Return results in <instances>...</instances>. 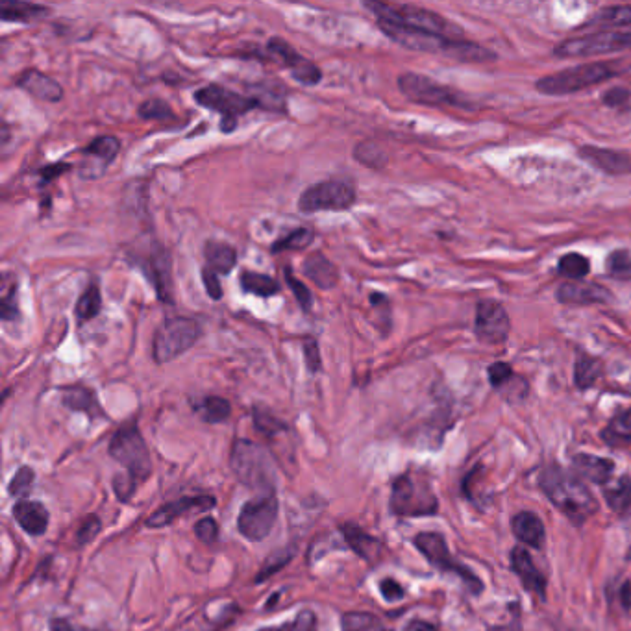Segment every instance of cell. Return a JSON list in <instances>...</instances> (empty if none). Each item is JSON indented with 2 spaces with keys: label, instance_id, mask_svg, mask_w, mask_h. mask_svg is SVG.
<instances>
[{
  "label": "cell",
  "instance_id": "obj_1",
  "mask_svg": "<svg viewBox=\"0 0 631 631\" xmlns=\"http://www.w3.org/2000/svg\"><path fill=\"white\" fill-rule=\"evenodd\" d=\"M539 485L548 500L574 524H583L598 509V502L589 487L580 478L559 467L545 469Z\"/></svg>",
  "mask_w": 631,
  "mask_h": 631
},
{
  "label": "cell",
  "instance_id": "obj_2",
  "mask_svg": "<svg viewBox=\"0 0 631 631\" xmlns=\"http://www.w3.org/2000/svg\"><path fill=\"white\" fill-rule=\"evenodd\" d=\"M230 465L237 480L254 491H263V495H271L276 487V467L271 454L263 446L236 439L230 454Z\"/></svg>",
  "mask_w": 631,
  "mask_h": 631
},
{
  "label": "cell",
  "instance_id": "obj_3",
  "mask_svg": "<svg viewBox=\"0 0 631 631\" xmlns=\"http://www.w3.org/2000/svg\"><path fill=\"white\" fill-rule=\"evenodd\" d=\"M615 76H619V73L613 63H583L570 69H563L559 73L543 76L541 80H537L535 87L539 93L548 97H563V95L580 93L589 87L600 86Z\"/></svg>",
  "mask_w": 631,
  "mask_h": 631
},
{
  "label": "cell",
  "instance_id": "obj_4",
  "mask_svg": "<svg viewBox=\"0 0 631 631\" xmlns=\"http://www.w3.org/2000/svg\"><path fill=\"white\" fill-rule=\"evenodd\" d=\"M365 8H369L376 19H391L402 25L417 28L422 32H430L435 36H445L450 39H465V32L454 21H448L439 13L424 10L419 6L409 4H385V2H365Z\"/></svg>",
  "mask_w": 631,
  "mask_h": 631
},
{
  "label": "cell",
  "instance_id": "obj_5",
  "mask_svg": "<svg viewBox=\"0 0 631 631\" xmlns=\"http://www.w3.org/2000/svg\"><path fill=\"white\" fill-rule=\"evenodd\" d=\"M110 456L126 469V478L134 485L149 480L152 472L149 446L137 428L136 421L123 424L110 441Z\"/></svg>",
  "mask_w": 631,
  "mask_h": 631
},
{
  "label": "cell",
  "instance_id": "obj_6",
  "mask_svg": "<svg viewBox=\"0 0 631 631\" xmlns=\"http://www.w3.org/2000/svg\"><path fill=\"white\" fill-rule=\"evenodd\" d=\"M398 89L406 99L422 104V106H437V108H456L463 112L476 110L474 102L467 95L459 93L452 87L443 86L428 76L417 73H404L398 76Z\"/></svg>",
  "mask_w": 631,
  "mask_h": 631
},
{
  "label": "cell",
  "instance_id": "obj_7",
  "mask_svg": "<svg viewBox=\"0 0 631 631\" xmlns=\"http://www.w3.org/2000/svg\"><path fill=\"white\" fill-rule=\"evenodd\" d=\"M391 511L400 517H428L439 509V500L428 480L415 472H406L393 482Z\"/></svg>",
  "mask_w": 631,
  "mask_h": 631
},
{
  "label": "cell",
  "instance_id": "obj_8",
  "mask_svg": "<svg viewBox=\"0 0 631 631\" xmlns=\"http://www.w3.org/2000/svg\"><path fill=\"white\" fill-rule=\"evenodd\" d=\"M202 334L200 324L189 317H169L161 322L152 341V358L156 363H169L193 347Z\"/></svg>",
  "mask_w": 631,
  "mask_h": 631
},
{
  "label": "cell",
  "instance_id": "obj_9",
  "mask_svg": "<svg viewBox=\"0 0 631 631\" xmlns=\"http://www.w3.org/2000/svg\"><path fill=\"white\" fill-rule=\"evenodd\" d=\"M195 100H197L198 106L223 115L221 130L224 134H230L236 130L237 117L245 115L254 108H260L254 97L230 91L219 84L200 87L195 93Z\"/></svg>",
  "mask_w": 631,
  "mask_h": 631
},
{
  "label": "cell",
  "instance_id": "obj_10",
  "mask_svg": "<svg viewBox=\"0 0 631 631\" xmlns=\"http://www.w3.org/2000/svg\"><path fill=\"white\" fill-rule=\"evenodd\" d=\"M356 202V189L347 180H326L304 189L298 198L302 213L319 211H347Z\"/></svg>",
  "mask_w": 631,
  "mask_h": 631
},
{
  "label": "cell",
  "instance_id": "obj_11",
  "mask_svg": "<svg viewBox=\"0 0 631 631\" xmlns=\"http://www.w3.org/2000/svg\"><path fill=\"white\" fill-rule=\"evenodd\" d=\"M413 543H415L417 550L421 552L422 556L426 557L434 567L443 570V572H452V574L459 576L463 582L467 583L471 593H482V580L474 572H471V569L463 567L458 559H454V556L448 550V546H446L443 535L434 532L419 533Z\"/></svg>",
  "mask_w": 631,
  "mask_h": 631
},
{
  "label": "cell",
  "instance_id": "obj_12",
  "mask_svg": "<svg viewBox=\"0 0 631 631\" xmlns=\"http://www.w3.org/2000/svg\"><path fill=\"white\" fill-rule=\"evenodd\" d=\"M278 508V498L274 493L248 500L239 513L237 530L248 541L260 543L273 532L274 524L278 520Z\"/></svg>",
  "mask_w": 631,
  "mask_h": 631
},
{
  "label": "cell",
  "instance_id": "obj_13",
  "mask_svg": "<svg viewBox=\"0 0 631 631\" xmlns=\"http://www.w3.org/2000/svg\"><path fill=\"white\" fill-rule=\"evenodd\" d=\"M474 332L485 345L504 343L511 332V321L506 308L496 300L478 302Z\"/></svg>",
  "mask_w": 631,
  "mask_h": 631
},
{
  "label": "cell",
  "instance_id": "obj_14",
  "mask_svg": "<svg viewBox=\"0 0 631 631\" xmlns=\"http://www.w3.org/2000/svg\"><path fill=\"white\" fill-rule=\"evenodd\" d=\"M267 49L271 50L285 69H289L291 76L300 82L302 86H317L322 80V71L317 63L311 62L308 58H304L297 49H293L285 39L273 38L269 39Z\"/></svg>",
  "mask_w": 631,
  "mask_h": 631
},
{
  "label": "cell",
  "instance_id": "obj_15",
  "mask_svg": "<svg viewBox=\"0 0 631 631\" xmlns=\"http://www.w3.org/2000/svg\"><path fill=\"white\" fill-rule=\"evenodd\" d=\"M119 149L121 143L117 137L100 136L93 139L84 149L86 160L82 161L78 173L84 180H97L108 171L110 163L117 158Z\"/></svg>",
  "mask_w": 631,
  "mask_h": 631
},
{
  "label": "cell",
  "instance_id": "obj_16",
  "mask_svg": "<svg viewBox=\"0 0 631 631\" xmlns=\"http://www.w3.org/2000/svg\"><path fill=\"white\" fill-rule=\"evenodd\" d=\"M557 300L567 306H593L613 302V293L604 285L593 282H565L557 287Z\"/></svg>",
  "mask_w": 631,
  "mask_h": 631
},
{
  "label": "cell",
  "instance_id": "obj_17",
  "mask_svg": "<svg viewBox=\"0 0 631 631\" xmlns=\"http://www.w3.org/2000/svg\"><path fill=\"white\" fill-rule=\"evenodd\" d=\"M215 504H217L215 498L210 495L182 496L178 500L161 506L156 513H152L147 520V526L163 528V526H169L174 520L184 517L189 511H210L211 508H215Z\"/></svg>",
  "mask_w": 631,
  "mask_h": 631
},
{
  "label": "cell",
  "instance_id": "obj_18",
  "mask_svg": "<svg viewBox=\"0 0 631 631\" xmlns=\"http://www.w3.org/2000/svg\"><path fill=\"white\" fill-rule=\"evenodd\" d=\"M28 95L45 102H60L63 99V87L52 76L41 73L38 69H26L15 80Z\"/></svg>",
  "mask_w": 631,
  "mask_h": 631
},
{
  "label": "cell",
  "instance_id": "obj_19",
  "mask_svg": "<svg viewBox=\"0 0 631 631\" xmlns=\"http://www.w3.org/2000/svg\"><path fill=\"white\" fill-rule=\"evenodd\" d=\"M578 154H580L582 160L591 163L593 167L607 174H617V176H620V174H628L631 171V158L626 152L598 149V147L585 145V147L578 150Z\"/></svg>",
  "mask_w": 631,
  "mask_h": 631
},
{
  "label": "cell",
  "instance_id": "obj_20",
  "mask_svg": "<svg viewBox=\"0 0 631 631\" xmlns=\"http://www.w3.org/2000/svg\"><path fill=\"white\" fill-rule=\"evenodd\" d=\"M511 565H513L515 574L519 576L520 582L524 585V589H528L530 593L539 596V598H545V576L541 574V570L535 567L532 554H530L526 548L517 546V548L511 552Z\"/></svg>",
  "mask_w": 631,
  "mask_h": 631
},
{
  "label": "cell",
  "instance_id": "obj_21",
  "mask_svg": "<svg viewBox=\"0 0 631 631\" xmlns=\"http://www.w3.org/2000/svg\"><path fill=\"white\" fill-rule=\"evenodd\" d=\"M13 519L32 537H39L49 528V511L36 500H21L13 506Z\"/></svg>",
  "mask_w": 631,
  "mask_h": 631
},
{
  "label": "cell",
  "instance_id": "obj_22",
  "mask_svg": "<svg viewBox=\"0 0 631 631\" xmlns=\"http://www.w3.org/2000/svg\"><path fill=\"white\" fill-rule=\"evenodd\" d=\"M302 273L319 289H334L339 282V271L322 252H311L302 261Z\"/></svg>",
  "mask_w": 631,
  "mask_h": 631
},
{
  "label": "cell",
  "instance_id": "obj_23",
  "mask_svg": "<svg viewBox=\"0 0 631 631\" xmlns=\"http://www.w3.org/2000/svg\"><path fill=\"white\" fill-rule=\"evenodd\" d=\"M62 404L65 408L71 409V411H82V413H86L91 421L106 417L104 409L100 408L97 395H95L91 389L82 387V385L63 387Z\"/></svg>",
  "mask_w": 631,
  "mask_h": 631
},
{
  "label": "cell",
  "instance_id": "obj_24",
  "mask_svg": "<svg viewBox=\"0 0 631 631\" xmlns=\"http://www.w3.org/2000/svg\"><path fill=\"white\" fill-rule=\"evenodd\" d=\"M149 276L156 287L160 300L173 302V282H171V256L165 248L156 247L149 258Z\"/></svg>",
  "mask_w": 631,
  "mask_h": 631
},
{
  "label": "cell",
  "instance_id": "obj_25",
  "mask_svg": "<svg viewBox=\"0 0 631 631\" xmlns=\"http://www.w3.org/2000/svg\"><path fill=\"white\" fill-rule=\"evenodd\" d=\"M511 530L524 545L541 548L545 541V524L532 511L517 513L511 520Z\"/></svg>",
  "mask_w": 631,
  "mask_h": 631
},
{
  "label": "cell",
  "instance_id": "obj_26",
  "mask_svg": "<svg viewBox=\"0 0 631 631\" xmlns=\"http://www.w3.org/2000/svg\"><path fill=\"white\" fill-rule=\"evenodd\" d=\"M574 471L589 482L606 485L613 476L615 463L611 459L600 458V456H593V454H578L574 458Z\"/></svg>",
  "mask_w": 631,
  "mask_h": 631
},
{
  "label": "cell",
  "instance_id": "obj_27",
  "mask_svg": "<svg viewBox=\"0 0 631 631\" xmlns=\"http://www.w3.org/2000/svg\"><path fill=\"white\" fill-rule=\"evenodd\" d=\"M341 532L345 535L347 545L350 546L359 557H363L365 561L376 563V561L382 557V543H380L378 539L371 537L369 533L363 532L358 526L345 524V526H341Z\"/></svg>",
  "mask_w": 631,
  "mask_h": 631
},
{
  "label": "cell",
  "instance_id": "obj_28",
  "mask_svg": "<svg viewBox=\"0 0 631 631\" xmlns=\"http://www.w3.org/2000/svg\"><path fill=\"white\" fill-rule=\"evenodd\" d=\"M204 258L206 267L215 274H230L234 271L237 263L236 248L224 241L210 239L204 245Z\"/></svg>",
  "mask_w": 631,
  "mask_h": 631
},
{
  "label": "cell",
  "instance_id": "obj_29",
  "mask_svg": "<svg viewBox=\"0 0 631 631\" xmlns=\"http://www.w3.org/2000/svg\"><path fill=\"white\" fill-rule=\"evenodd\" d=\"M50 13V8L32 2H21V0H10L4 2L0 8V15L4 21L10 23H34L39 19H45Z\"/></svg>",
  "mask_w": 631,
  "mask_h": 631
},
{
  "label": "cell",
  "instance_id": "obj_30",
  "mask_svg": "<svg viewBox=\"0 0 631 631\" xmlns=\"http://www.w3.org/2000/svg\"><path fill=\"white\" fill-rule=\"evenodd\" d=\"M631 26V6H607L583 25V28H596L598 32H609V28Z\"/></svg>",
  "mask_w": 631,
  "mask_h": 631
},
{
  "label": "cell",
  "instance_id": "obj_31",
  "mask_svg": "<svg viewBox=\"0 0 631 631\" xmlns=\"http://www.w3.org/2000/svg\"><path fill=\"white\" fill-rule=\"evenodd\" d=\"M604 498H606L607 506L624 513L628 511L631 504V478L630 476H620L617 480H609L604 485Z\"/></svg>",
  "mask_w": 631,
  "mask_h": 631
},
{
  "label": "cell",
  "instance_id": "obj_32",
  "mask_svg": "<svg viewBox=\"0 0 631 631\" xmlns=\"http://www.w3.org/2000/svg\"><path fill=\"white\" fill-rule=\"evenodd\" d=\"M239 284L245 293L261 298L273 297L280 291V285L274 278L254 271H243L239 276Z\"/></svg>",
  "mask_w": 631,
  "mask_h": 631
},
{
  "label": "cell",
  "instance_id": "obj_33",
  "mask_svg": "<svg viewBox=\"0 0 631 631\" xmlns=\"http://www.w3.org/2000/svg\"><path fill=\"white\" fill-rule=\"evenodd\" d=\"M602 374V363L600 359L594 358L591 354H578L576 365H574V382L580 389H589L593 387L594 382L600 378Z\"/></svg>",
  "mask_w": 631,
  "mask_h": 631
},
{
  "label": "cell",
  "instance_id": "obj_34",
  "mask_svg": "<svg viewBox=\"0 0 631 631\" xmlns=\"http://www.w3.org/2000/svg\"><path fill=\"white\" fill-rule=\"evenodd\" d=\"M202 421L208 424H219L228 421L232 415V404L223 396H206L197 406Z\"/></svg>",
  "mask_w": 631,
  "mask_h": 631
},
{
  "label": "cell",
  "instance_id": "obj_35",
  "mask_svg": "<svg viewBox=\"0 0 631 631\" xmlns=\"http://www.w3.org/2000/svg\"><path fill=\"white\" fill-rule=\"evenodd\" d=\"M102 310V297H100L99 285L89 284L86 287V291L80 295L78 302H76L75 315L80 324L91 321L99 315Z\"/></svg>",
  "mask_w": 631,
  "mask_h": 631
},
{
  "label": "cell",
  "instance_id": "obj_36",
  "mask_svg": "<svg viewBox=\"0 0 631 631\" xmlns=\"http://www.w3.org/2000/svg\"><path fill=\"white\" fill-rule=\"evenodd\" d=\"M557 273L563 278H567L569 282H578L583 280L587 274L591 273V261L585 258L583 254L578 252H570L567 256H563L557 265Z\"/></svg>",
  "mask_w": 631,
  "mask_h": 631
},
{
  "label": "cell",
  "instance_id": "obj_37",
  "mask_svg": "<svg viewBox=\"0 0 631 631\" xmlns=\"http://www.w3.org/2000/svg\"><path fill=\"white\" fill-rule=\"evenodd\" d=\"M254 97L261 110H269V112L282 113L287 110L285 108L284 91H280V87H273L271 84H260L254 86Z\"/></svg>",
  "mask_w": 631,
  "mask_h": 631
},
{
  "label": "cell",
  "instance_id": "obj_38",
  "mask_svg": "<svg viewBox=\"0 0 631 631\" xmlns=\"http://www.w3.org/2000/svg\"><path fill=\"white\" fill-rule=\"evenodd\" d=\"M354 158L363 165V167H369V169H384L387 165V154L385 150L374 143V141H363L356 145L354 149Z\"/></svg>",
  "mask_w": 631,
  "mask_h": 631
},
{
  "label": "cell",
  "instance_id": "obj_39",
  "mask_svg": "<svg viewBox=\"0 0 631 631\" xmlns=\"http://www.w3.org/2000/svg\"><path fill=\"white\" fill-rule=\"evenodd\" d=\"M606 271L611 278L630 280L631 278V250H613L606 260Z\"/></svg>",
  "mask_w": 631,
  "mask_h": 631
},
{
  "label": "cell",
  "instance_id": "obj_40",
  "mask_svg": "<svg viewBox=\"0 0 631 631\" xmlns=\"http://www.w3.org/2000/svg\"><path fill=\"white\" fill-rule=\"evenodd\" d=\"M313 243V232L310 228H297L291 234L278 239L273 245L274 254L285 250H306Z\"/></svg>",
  "mask_w": 631,
  "mask_h": 631
},
{
  "label": "cell",
  "instance_id": "obj_41",
  "mask_svg": "<svg viewBox=\"0 0 631 631\" xmlns=\"http://www.w3.org/2000/svg\"><path fill=\"white\" fill-rule=\"evenodd\" d=\"M317 626H319L317 615L311 609H304L295 619L287 620L278 626H267L258 631H317Z\"/></svg>",
  "mask_w": 631,
  "mask_h": 631
},
{
  "label": "cell",
  "instance_id": "obj_42",
  "mask_svg": "<svg viewBox=\"0 0 631 631\" xmlns=\"http://www.w3.org/2000/svg\"><path fill=\"white\" fill-rule=\"evenodd\" d=\"M343 631H391L384 628L372 613H347L343 617Z\"/></svg>",
  "mask_w": 631,
  "mask_h": 631
},
{
  "label": "cell",
  "instance_id": "obj_43",
  "mask_svg": "<svg viewBox=\"0 0 631 631\" xmlns=\"http://www.w3.org/2000/svg\"><path fill=\"white\" fill-rule=\"evenodd\" d=\"M139 117L145 119V121H173L174 112L171 110V106L161 99H149L145 100L141 106H139Z\"/></svg>",
  "mask_w": 631,
  "mask_h": 631
},
{
  "label": "cell",
  "instance_id": "obj_44",
  "mask_svg": "<svg viewBox=\"0 0 631 631\" xmlns=\"http://www.w3.org/2000/svg\"><path fill=\"white\" fill-rule=\"evenodd\" d=\"M293 556H295V548H293V546L274 552L273 556L269 557V559L263 563L260 574H258V578H256V583L263 582V580L274 576L278 570L284 569L285 565L293 559Z\"/></svg>",
  "mask_w": 631,
  "mask_h": 631
},
{
  "label": "cell",
  "instance_id": "obj_45",
  "mask_svg": "<svg viewBox=\"0 0 631 631\" xmlns=\"http://www.w3.org/2000/svg\"><path fill=\"white\" fill-rule=\"evenodd\" d=\"M284 276L287 287L293 291V295L297 298L298 306L302 308V311L310 313V311L313 310V295H311L308 285L304 284V282H300L289 267H285Z\"/></svg>",
  "mask_w": 631,
  "mask_h": 631
},
{
  "label": "cell",
  "instance_id": "obj_46",
  "mask_svg": "<svg viewBox=\"0 0 631 631\" xmlns=\"http://www.w3.org/2000/svg\"><path fill=\"white\" fill-rule=\"evenodd\" d=\"M254 424L261 434L265 435H274L285 430L284 422L276 419L269 411L260 408H254Z\"/></svg>",
  "mask_w": 631,
  "mask_h": 631
},
{
  "label": "cell",
  "instance_id": "obj_47",
  "mask_svg": "<svg viewBox=\"0 0 631 631\" xmlns=\"http://www.w3.org/2000/svg\"><path fill=\"white\" fill-rule=\"evenodd\" d=\"M36 480V472L32 471L30 467H21L17 474L13 476L12 482H10V495L12 496H25L28 495V491L32 489Z\"/></svg>",
  "mask_w": 631,
  "mask_h": 631
},
{
  "label": "cell",
  "instance_id": "obj_48",
  "mask_svg": "<svg viewBox=\"0 0 631 631\" xmlns=\"http://www.w3.org/2000/svg\"><path fill=\"white\" fill-rule=\"evenodd\" d=\"M2 321L10 322L19 319V297H17V284L12 285V289H4L2 293Z\"/></svg>",
  "mask_w": 631,
  "mask_h": 631
},
{
  "label": "cell",
  "instance_id": "obj_49",
  "mask_svg": "<svg viewBox=\"0 0 631 631\" xmlns=\"http://www.w3.org/2000/svg\"><path fill=\"white\" fill-rule=\"evenodd\" d=\"M302 350H304V361H306L308 371H310L311 374L321 372L322 359L317 339H313V337H306V339H304V343H302Z\"/></svg>",
  "mask_w": 631,
  "mask_h": 631
},
{
  "label": "cell",
  "instance_id": "obj_50",
  "mask_svg": "<svg viewBox=\"0 0 631 631\" xmlns=\"http://www.w3.org/2000/svg\"><path fill=\"white\" fill-rule=\"evenodd\" d=\"M604 104L609 108H617V110H631V89L628 87H615L609 89L606 95L602 97Z\"/></svg>",
  "mask_w": 631,
  "mask_h": 631
},
{
  "label": "cell",
  "instance_id": "obj_51",
  "mask_svg": "<svg viewBox=\"0 0 631 631\" xmlns=\"http://www.w3.org/2000/svg\"><path fill=\"white\" fill-rule=\"evenodd\" d=\"M100 528H102V524H100L99 517H97V515H89V517L80 524V528H78V532H76V543H78V546L91 543V541L99 535Z\"/></svg>",
  "mask_w": 631,
  "mask_h": 631
},
{
  "label": "cell",
  "instance_id": "obj_52",
  "mask_svg": "<svg viewBox=\"0 0 631 631\" xmlns=\"http://www.w3.org/2000/svg\"><path fill=\"white\" fill-rule=\"evenodd\" d=\"M513 378V369L509 363L498 361L489 367V382L493 387H504Z\"/></svg>",
  "mask_w": 631,
  "mask_h": 631
},
{
  "label": "cell",
  "instance_id": "obj_53",
  "mask_svg": "<svg viewBox=\"0 0 631 631\" xmlns=\"http://www.w3.org/2000/svg\"><path fill=\"white\" fill-rule=\"evenodd\" d=\"M195 535L204 543H213L219 537V526L211 517H204L195 524Z\"/></svg>",
  "mask_w": 631,
  "mask_h": 631
},
{
  "label": "cell",
  "instance_id": "obj_54",
  "mask_svg": "<svg viewBox=\"0 0 631 631\" xmlns=\"http://www.w3.org/2000/svg\"><path fill=\"white\" fill-rule=\"evenodd\" d=\"M202 282H204V289L208 293V297L211 300H221L223 298V285L219 282V274L213 273L208 267L202 269Z\"/></svg>",
  "mask_w": 631,
  "mask_h": 631
},
{
  "label": "cell",
  "instance_id": "obj_55",
  "mask_svg": "<svg viewBox=\"0 0 631 631\" xmlns=\"http://www.w3.org/2000/svg\"><path fill=\"white\" fill-rule=\"evenodd\" d=\"M380 593L387 602H396L400 598H404V587L400 583L395 582L393 578H385L380 582Z\"/></svg>",
  "mask_w": 631,
  "mask_h": 631
},
{
  "label": "cell",
  "instance_id": "obj_56",
  "mask_svg": "<svg viewBox=\"0 0 631 631\" xmlns=\"http://www.w3.org/2000/svg\"><path fill=\"white\" fill-rule=\"evenodd\" d=\"M611 49L613 52L631 49V32H611Z\"/></svg>",
  "mask_w": 631,
  "mask_h": 631
},
{
  "label": "cell",
  "instance_id": "obj_57",
  "mask_svg": "<svg viewBox=\"0 0 631 631\" xmlns=\"http://www.w3.org/2000/svg\"><path fill=\"white\" fill-rule=\"evenodd\" d=\"M69 169H71V165H69V163H56V165L45 167V169H41L43 182H50V180H54V178L62 176L63 173H67Z\"/></svg>",
  "mask_w": 631,
  "mask_h": 631
},
{
  "label": "cell",
  "instance_id": "obj_58",
  "mask_svg": "<svg viewBox=\"0 0 631 631\" xmlns=\"http://www.w3.org/2000/svg\"><path fill=\"white\" fill-rule=\"evenodd\" d=\"M50 631H99L73 624L69 619H54L50 622Z\"/></svg>",
  "mask_w": 631,
  "mask_h": 631
},
{
  "label": "cell",
  "instance_id": "obj_59",
  "mask_svg": "<svg viewBox=\"0 0 631 631\" xmlns=\"http://www.w3.org/2000/svg\"><path fill=\"white\" fill-rule=\"evenodd\" d=\"M613 426H617L622 432L631 434V408L628 411H624L622 415H619L615 421L611 422Z\"/></svg>",
  "mask_w": 631,
  "mask_h": 631
},
{
  "label": "cell",
  "instance_id": "obj_60",
  "mask_svg": "<svg viewBox=\"0 0 631 631\" xmlns=\"http://www.w3.org/2000/svg\"><path fill=\"white\" fill-rule=\"evenodd\" d=\"M404 631H437V628L426 620H411Z\"/></svg>",
  "mask_w": 631,
  "mask_h": 631
},
{
  "label": "cell",
  "instance_id": "obj_61",
  "mask_svg": "<svg viewBox=\"0 0 631 631\" xmlns=\"http://www.w3.org/2000/svg\"><path fill=\"white\" fill-rule=\"evenodd\" d=\"M489 631H520L519 622H509V624H504V626H496L493 630Z\"/></svg>",
  "mask_w": 631,
  "mask_h": 631
}]
</instances>
